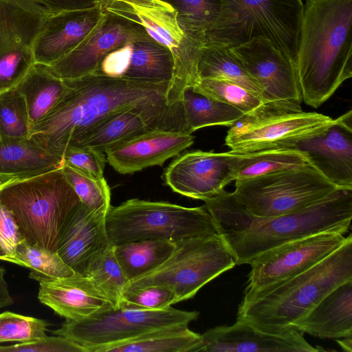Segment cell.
Segmentation results:
<instances>
[{
  "label": "cell",
  "instance_id": "obj_7",
  "mask_svg": "<svg viewBox=\"0 0 352 352\" xmlns=\"http://www.w3.org/2000/svg\"><path fill=\"white\" fill-rule=\"evenodd\" d=\"M105 224L111 245L147 239L176 243L218 234L212 217L204 206L188 208L136 198L117 206H111Z\"/></svg>",
  "mask_w": 352,
  "mask_h": 352
},
{
  "label": "cell",
  "instance_id": "obj_6",
  "mask_svg": "<svg viewBox=\"0 0 352 352\" xmlns=\"http://www.w3.org/2000/svg\"><path fill=\"white\" fill-rule=\"evenodd\" d=\"M206 43L230 47L257 38L270 41L294 63L300 42L302 0H221Z\"/></svg>",
  "mask_w": 352,
  "mask_h": 352
},
{
  "label": "cell",
  "instance_id": "obj_17",
  "mask_svg": "<svg viewBox=\"0 0 352 352\" xmlns=\"http://www.w3.org/2000/svg\"><path fill=\"white\" fill-rule=\"evenodd\" d=\"M236 153L193 151L175 159L164 172L175 192L204 201L217 195L234 178Z\"/></svg>",
  "mask_w": 352,
  "mask_h": 352
},
{
  "label": "cell",
  "instance_id": "obj_2",
  "mask_svg": "<svg viewBox=\"0 0 352 352\" xmlns=\"http://www.w3.org/2000/svg\"><path fill=\"white\" fill-rule=\"evenodd\" d=\"M295 66L302 102L315 109L352 77V0H305Z\"/></svg>",
  "mask_w": 352,
  "mask_h": 352
},
{
  "label": "cell",
  "instance_id": "obj_12",
  "mask_svg": "<svg viewBox=\"0 0 352 352\" xmlns=\"http://www.w3.org/2000/svg\"><path fill=\"white\" fill-rule=\"evenodd\" d=\"M334 122L335 119L319 113L284 111L264 104L230 126L225 143L236 153L294 148L299 142L323 132Z\"/></svg>",
  "mask_w": 352,
  "mask_h": 352
},
{
  "label": "cell",
  "instance_id": "obj_36",
  "mask_svg": "<svg viewBox=\"0 0 352 352\" xmlns=\"http://www.w3.org/2000/svg\"><path fill=\"white\" fill-rule=\"evenodd\" d=\"M31 124L23 96L16 87L0 93V139L30 138Z\"/></svg>",
  "mask_w": 352,
  "mask_h": 352
},
{
  "label": "cell",
  "instance_id": "obj_48",
  "mask_svg": "<svg viewBox=\"0 0 352 352\" xmlns=\"http://www.w3.org/2000/svg\"><path fill=\"white\" fill-rule=\"evenodd\" d=\"M0 260L8 261V257L3 250L0 246Z\"/></svg>",
  "mask_w": 352,
  "mask_h": 352
},
{
  "label": "cell",
  "instance_id": "obj_20",
  "mask_svg": "<svg viewBox=\"0 0 352 352\" xmlns=\"http://www.w3.org/2000/svg\"><path fill=\"white\" fill-rule=\"evenodd\" d=\"M194 142L192 133L157 128L118 144L104 153L115 170L131 174L150 166H162Z\"/></svg>",
  "mask_w": 352,
  "mask_h": 352
},
{
  "label": "cell",
  "instance_id": "obj_46",
  "mask_svg": "<svg viewBox=\"0 0 352 352\" xmlns=\"http://www.w3.org/2000/svg\"><path fill=\"white\" fill-rule=\"evenodd\" d=\"M5 269L0 266V309L12 305L14 302L5 279Z\"/></svg>",
  "mask_w": 352,
  "mask_h": 352
},
{
  "label": "cell",
  "instance_id": "obj_19",
  "mask_svg": "<svg viewBox=\"0 0 352 352\" xmlns=\"http://www.w3.org/2000/svg\"><path fill=\"white\" fill-rule=\"evenodd\" d=\"M310 164L340 188H352V111L323 132L299 142Z\"/></svg>",
  "mask_w": 352,
  "mask_h": 352
},
{
  "label": "cell",
  "instance_id": "obj_41",
  "mask_svg": "<svg viewBox=\"0 0 352 352\" xmlns=\"http://www.w3.org/2000/svg\"><path fill=\"white\" fill-rule=\"evenodd\" d=\"M170 5L182 19L206 32L217 21L221 0H161Z\"/></svg>",
  "mask_w": 352,
  "mask_h": 352
},
{
  "label": "cell",
  "instance_id": "obj_31",
  "mask_svg": "<svg viewBox=\"0 0 352 352\" xmlns=\"http://www.w3.org/2000/svg\"><path fill=\"white\" fill-rule=\"evenodd\" d=\"M197 74V79L214 78L237 84L264 102L261 87L250 75L230 47L214 43H206L200 54Z\"/></svg>",
  "mask_w": 352,
  "mask_h": 352
},
{
  "label": "cell",
  "instance_id": "obj_25",
  "mask_svg": "<svg viewBox=\"0 0 352 352\" xmlns=\"http://www.w3.org/2000/svg\"><path fill=\"white\" fill-rule=\"evenodd\" d=\"M294 328L320 338L352 337V280L327 294Z\"/></svg>",
  "mask_w": 352,
  "mask_h": 352
},
{
  "label": "cell",
  "instance_id": "obj_3",
  "mask_svg": "<svg viewBox=\"0 0 352 352\" xmlns=\"http://www.w3.org/2000/svg\"><path fill=\"white\" fill-rule=\"evenodd\" d=\"M349 280H352L351 234L340 247L313 267L244 296L236 320L270 332L294 328L327 294Z\"/></svg>",
  "mask_w": 352,
  "mask_h": 352
},
{
  "label": "cell",
  "instance_id": "obj_1",
  "mask_svg": "<svg viewBox=\"0 0 352 352\" xmlns=\"http://www.w3.org/2000/svg\"><path fill=\"white\" fill-rule=\"evenodd\" d=\"M65 91L53 109L31 129L30 137L63 158L69 142L116 112L137 109L164 129L179 130L177 110L169 104L171 82H149L98 72L64 80Z\"/></svg>",
  "mask_w": 352,
  "mask_h": 352
},
{
  "label": "cell",
  "instance_id": "obj_42",
  "mask_svg": "<svg viewBox=\"0 0 352 352\" xmlns=\"http://www.w3.org/2000/svg\"><path fill=\"white\" fill-rule=\"evenodd\" d=\"M63 165L98 179H104L103 173L105 153L89 148L70 147L63 155Z\"/></svg>",
  "mask_w": 352,
  "mask_h": 352
},
{
  "label": "cell",
  "instance_id": "obj_10",
  "mask_svg": "<svg viewBox=\"0 0 352 352\" xmlns=\"http://www.w3.org/2000/svg\"><path fill=\"white\" fill-rule=\"evenodd\" d=\"M234 182L237 200L260 219L305 208L340 188L311 164Z\"/></svg>",
  "mask_w": 352,
  "mask_h": 352
},
{
  "label": "cell",
  "instance_id": "obj_26",
  "mask_svg": "<svg viewBox=\"0 0 352 352\" xmlns=\"http://www.w3.org/2000/svg\"><path fill=\"white\" fill-rule=\"evenodd\" d=\"M157 128L162 129L148 114L137 109H126L88 127L76 136L67 148H89L104 153L118 144Z\"/></svg>",
  "mask_w": 352,
  "mask_h": 352
},
{
  "label": "cell",
  "instance_id": "obj_27",
  "mask_svg": "<svg viewBox=\"0 0 352 352\" xmlns=\"http://www.w3.org/2000/svg\"><path fill=\"white\" fill-rule=\"evenodd\" d=\"M63 158L33 138L0 139V182L34 177L61 168Z\"/></svg>",
  "mask_w": 352,
  "mask_h": 352
},
{
  "label": "cell",
  "instance_id": "obj_34",
  "mask_svg": "<svg viewBox=\"0 0 352 352\" xmlns=\"http://www.w3.org/2000/svg\"><path fill=\"white\" fill-rule=\"evenodd\" d=\"M12 263L31 270L30 277L65 278L75 274L57 252L22 241L16 248Z\"/></svg>",
  "mask_w": 352,
  "mask_h": 352
},
{
  "label": "cell",
  "instance_id": "obj_5",
  "mask_svg": "<svg viewBox=\"0 0 352 352\" xmlns=\"http://www.w3.org/2000/svg\"><path fill=\"white\" fill-rule=\"evenodd\" d=\"M0 202L12 213L25 241L54 252L80 204L62 167L29 178L0 182Z\"/></svg>",
  "mask_w": 352,
  "mask_h": 352
},
{
  "label": "cell",
  "instance_id": "obj_22",
  "mask_svg": "<svg viewBox=\"0 0 352 352\" xmlns=\"http://www.w3.org/2000/svg\"><path fill=\"white\" fill-rule=\"evenodd\" d=\"M107 75L133 80L172 82L175 62L171 52L153 39L128 43L109 52L101 62Z\"/></svg>",
  "mask_w": 352,
  "mask_h": 352
},
{
  "label": "cell",
  "instance_id": "obj_18",
  "mask_svg": "<svg viewBox=\"0 0 352 352\" xmlns=\"http://www.w3.org/2000/svg\"><path fill=\"white\" fill-rule=\"evenodd\" d=\"M296 328L270 332L244 320L218 326L201 334L199 351L204 352H318Z\"/></svg>",
  "mask_w": 352,
  "mask_h": 352
},
{
  "label": "cell",
  "instance_id": "obj_47",
  "mask_svg": "<svg viewBox=\"0 0 352 352\" xmlns=\"http://www.w3.org/2000/svg\"><path fill=\"white\" fill-rule=\"evenodd\" d=\"M336 340L344 351L347 352L352 351V337L336 339Z\"/></svg>",
  "mask_w": 352,
  "mask_h": 352
},
{
  "label": "cell",
  "instance_id": "obj_24",
  "mask_svg": "<svg viewBox=\"0 0 352 352\" xmlns=\"http://www.w3.org/2000/svg\"><path fill=\"white\" fill-rule=\"evenodd\" d=\"M100 6L52 13L37 37L35 63L50 65L76 48L102 19Z\"/></svg>",
  "mask_w": 352,
  "mask_h": 352
},
{
  "label": "cell",
  "instance_id": "obj_35",
  "mask_svg": "<svg viewBox=\"0 0 352 352\" xmlns=\"http://www.w3.org/2000/svg\"><path fill=\"white\" fill-rule=\"evenodd\" d=\"M192 86L195 91L232 106L244 115L255 111L264 104L262 99L249 90L227 80L199 78Z\"/></svg>",
  "mask_w": 352,
  "mask_h": 352
},
{
  "label": "cell",
  "instance_id": "obj_23",
  "mask_svg": "<svg viewBox=\"0 0 352 352\" xmlns=\"http://www.w3.org/2000/svg\"><path fill=\"white\" fill-rule=\"evenodd\" d=\"M106 211H94L81 202L64 229L57 253L75 273L86 275L91 264L111 245Z\"/></svg>",
  "mask_w": 352,
  "mask_h": 352
},
{
  "label": "cell",
  "instance_id": "obj_45",
  "mask_svg": "<svg viewBox=\"0 0 352 352\" xmlns=\"http://www.w3.org/2000/svg\"><path fill=\"white\" fill-rule=\"evenodd\" d=\"M53 13L94 8L98 5L94 0H32Z\"/></svg>",
  "mask_w": 352,
  "mask_h": 352
},
{
  "label": "cell",
  "instance_id": "obj_32",
  "mask_svg": "<svg viewBox=\"0 0 352 352\" xmlns=\"http://www.w3.org/2000/svg\"><path fill=\"white\" fill-rule=\"evenodd\" d=\"M310 164L306 153L292 148H274L236 153L234 181Z\"/></svg>",
  "mask_w": 352,
  "mask_h": 352
},
{
  "label": "cell",
  "instance_id": "obj_30",
  "mask_svg": "<svg viewBox=\"0 0 352 352\" xmlns=\"http://www.w3.org/2000/svg\"><path fill=\"white\" fill-rule=\"evenodd\" d=\"M16 87L25 98L32 128L56 104L66 85L45 65L35 63Z\"/></svg>",
  "mask_w": 352,
  "mask_h": 352
},
{
  "label": "cell",
  "instance_id": "obj_44",
  "mask_svg": "<svg viewBox=\"0 0 352 352\" xmlns=\"http://www.w3.org/2000/svg\"><path fill=\"white\" fill-rule=\"evenodd\" d=\"M24 239L11 211L0 202V246L12 263L17 246Z\"/></svg>",
  "mask_w": 352,
  "mask_h": 352
},
{
  "label": "cell",
  "instance_id": "obj_4",
  "mask_svg": "<svg viewBox=\"0 0 352 352\" xmlns=\"http://www.w3.org/2000/svg\"><path fill=\"white\" fill-rule=\"evenodd\" d=\"M352 219V188H339L305 208L260 219L250 214L238 232L220 235L235 265L249 264L259 254L284 243L324 232L344 234Z\"/></svg>",
  "mask_w": 352,
  "mask_h": 352
},
{
  "label": "cell",
  "instance_id": "obj_39",
  "mask_svg": "<svg viewBox=\"0 0 352 352\" xmlns=\"http://www.w3.org/2000/svg\"><path fill=\"white\" fill-rule=\"evenodd\" d=\"M48 325L41 319L4 311L0 314V344L24 343L44 338Z\"/></svg>",
  "mask_w": 352,
  "mask_h": 352
},
{
  "label": "cell",
  "instance_id": "obj_8",
  "mask_svg": "<svg viewBox=\"0 0 352 352\" xmlns=\"http://www.w3.org/2000/svg\"><path fill=\"white\" fill-rule=\"evenodd\" d=\"M102 8L138 23L151 38L171 52L175 73L168 98L171 104L177 102L184 87L197 80L206 32L179 18L170 5L161 0H109Z\"/></svg>",
  "mask_w": 352,
  "mask_h": 352
},
{
  "label": "cell",
  "instance_id": "obj_29",
  "mask_svg": "<svg viewBox=\"0 0 352 352\" xmlns=\"http://www.w3.org/2000/svg\"><path fill=\"white\" fill-rule=\"evenodd\" d=\"M184 131L210 126H231L244 114L236 108L195 91L192 85L182 89L178 100Z\"/></svg>",
  "mask_w": 352,
  "mask_h": 352
},
{
  "label": "cell",
  "instance_id": "obj_38",
  "mask_svg": "<svg viewBox=\"0 0 352 352\" xmlns=\"http://www.w3.org/2000/svg\"><path fill=\"white\" fill-rule=\"evenodd\" d=\"M62 170L83 205L91 210L108 211L111 192L105 179L94 178L66 165H63Z\"/></svg>",
  "mask_w": 352,
  "mask_h": 352
},
{
  "label": "cell",
  "instance_id": "obj_14",
  "mask_svg": "<svg viewBox=\"0 0 352 352\" xmlns=\"http://www.w3.org/2000/svg\"><path fill=\"white\" fill-rule=\"evenodd\" d=\"M343 234L324 232L290 241L259 254L251 266L244 296L256 294L313 267L345 241Z\"/></svg>",
  "mask_w": 352,
  "mask_h": 352
},
{
  "label": "cell",
  "instance_id": "obj_49",
  "mask_svg": "<svg viewBox=\"0 0 352 352\" xmlns=\"http://www.w3.org/2000/svg\"><path fill=\"white\" fill-rule=\"evenodd\" d=\"M109 0H94V1L101 7L104 6Z\"/></svg>",
  "mask_w": 352,
  "mask_h": 352
},
{
  "label": "cell",
  "instance_id": "obj_15",
  "mask_svg": "<svg viewBox=\"0 0 352 352\" xmlns=\"http://www.w3.org/2000/svg\"><path fill=\"white\" fill-rule=\"evenodd\" d=\"M231 50L261 87L265 105L284 111H302L301 90L292 58L261 37Z\"/></svg>",
  "mask_w": 352,
  "mask_h": 352
},
{
  "label": "cell",
  "instance_id": "obj_33",
  "mask_svg": "<svg viewBox=\"0 0 352 352\" xmlns=\"http://www.w3.org/2000/svg\"><path fill=\"white\" fill-rule=\"evenodd\" d=\"M175 247V243L160 239L113 245L115 257L129 282L158 267L168 258Z\"/></svg>",
  "mask_w": 352,
  "mask_h": 352
},
{
  "label": "cell",
  "instance_id": "obj_37",
  "mask_svg": "<svg viewBox=\"0 0 352 352\" xmlns=\"http://www.w3.org/2000/svg\"><path fill=\"white\" fill-rule=\"evenodd\" d=\"M85 276L118 307L129 280L115 257L113 245H110L91 264Z\"/></svg>",
  "mask_w": 352,
  "mask_h": 352
},
{
  "label": "cell",
  "instance_id": "obj_43",
  "mask_svg": "<svg viewBox=\"0 0 352 352\" xmlns=\"http://www.w3.org/2000/svg\"><path fill=\"white\" fill-rule=\"evenodd\" d=\"M0 352H87L78 343L61 336H47L38 340L0 346Z\"/></svg>",
  "mask_w": 352,
  "mask_h": 352
},
{
  "label": "cell",
  "instance_id": "obj_9",
  "mask_svg": "<svg viewBox=\"0 0 352 352\" xmlns=\"http://www.w3.org/2000/svg\"><path fill=\"white\" fill-rule=\"evenodd\" d=\"M234 265V259L219 234L188 238L176 242L166 260L129 281L124 291L166 287L176 293L179 302L192 298L206 284Z\"/></svg>",
  "mask_w": 352,
  "mask_h": 352
},
{
  "label": "cell",
  "instance_id": "obj_11",
  "mask_svg": "<svg viewBox=\"0 0 352 352\" xmlns=\"http://www.w3.org/2000/svg\"><path fill=\"white\" fill-rule=\"evenodd\" d=\"M199 314L171 306L155 310L112 307L81 320H65L52 333L67 338L89 352L93 348L124 342L160 328L189 324Z\"/></svg>",
  "mask_w": 352,
  "mask_h": 352
},
{
  "label": "cell",
  "instance_id": "obj_13",
  "mask_svg": "<svg viewBox=\"0 0 352 352\" xmlns=\"http://www.w3.org/2000/svg\"><path fill=\"white\" fill-rule=\"evenodd\" d=\"M52 13L32 0H0V93L15 87L35 63V43Z\"/></svg>",
  "mask_w": 352,
  "mask_h": 352
},
{
  "label": "cell",
  "instance_id": "obj_16",
  "mask_svg": "<svg viewBox=\"0 0 352 352\" xmlns=\"http://www.w3.org/2000/svg\"><path fill=\"white\" fill-rule=\"evenodd\" d=\"M150 38L138 23L103 10L98 24L76 48L46 66L63 80L79 78L94 72L111 51L130 42Z\"/></svg>",
  "mask_w": 352,
  "mask_h": 352
},
{
  "label": "cell",
  "instance_id": "obj_21",
  "mask_svg": "<svg viewBox=\"0 0 352 352\" xmlns=\"http://www.w3.org/2000/svg\"><path fill=\"white\" fill-rule=\"evenodd\" d=\"M32 278L39 283V301L65 320H78L115 307L87 276L75 273L60 278Z\"/></svg>",
  "mask_w": 352,
  "mask_h": 352
},
{
  "label": "cell",
  "instance_id": "obj_28",
  "mask_svg": "<svg viewBox=\"0 0 352 352\" xmlns=\"http://www.w3.org/2000/svg\"><path fill=\"white\" fill-rule=\"evenodd\" d=\"M201 334L188 324H179L160 328L134 339L93 348L89 352H198Z\"/></svg>",
  "mask_w": 352,
  "mask_h": 352
},
{
  "label": "cell",
  "instance_id": "obj_40",
  "mask_svg": "<svg viewBox=\"0 0 352 352\" xmlns=\"http://www.w3.org/2000/svg\"><path fill=\"white\" fill-rule=\"evenodd\" d=\"M177 302V296L172 289L163 286H151L124 291L118 307L133 310H155Z\"/></svg>",
  "mask_w": 352,
  "mask_h": 352
}]
</instances>
